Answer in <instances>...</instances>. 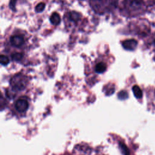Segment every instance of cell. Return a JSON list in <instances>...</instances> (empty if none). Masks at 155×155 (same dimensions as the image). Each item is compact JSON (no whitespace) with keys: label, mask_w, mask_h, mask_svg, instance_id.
I'll return each instance as SVG.
<instances>
[{"label":"cell","mask_w":155,"mask_h":155,"mask_svg":"<svg viewBox=\"0 0 155 155\" xmlns=\"http://www.w3.org/2000/svg\"><path fill=\"white\" fill-rule=\"evenodd\" d=\"M27 78L25 76L18 74H16L10 79V84L15 91H22L24 90L27 84Z\"/></svg>","instance_id":"6da1fadb"},{"label":"cell","mask_w":155,"mask_h":155,"mask_svg":"<svg viewBox=\"0 0 155 155\" xmlns=\"http://www.w3.org/2000/svg\"><path fill=\"white\" fill-rule=\"evenodd\" d=\"M29 107V104L26 97H20L15 103V109L19 113L25 112Z\"/></svg>","instance_id":"7a4b0ae2"},{"label":"cell","mask_w":155,"mask_h":155,"mask_svg":"<svg viewBox=\"0 0 155 155\" xmlns=\"http://www.w3.org/2000/svg\"><path fill=\"white\" fill-rule=\"evenodd\" d=\"M122 47L127 50H134L137 45V42L136 40L134 39H127L125 40L122 43Z\"/></svg>","instance_id":"3957f363"},{"label":"cell","mask_w":155,"mask_h":155,"mask_svg":"<svg viewBox=\"0 0 155 155\" xmlns=\"http://www.w3.org/2000/svg\"><path fill=\"white\" fill-rule=\"evenodd\" d=\"M10 41L11 44L15 47H21L24 42L23 38L18 35L11 36Z\"/></svg>","instance_id":"277c9868"},{"label":"cell","mask_w":155,"mask_h":155,"mask_svg":"<svg viewBox=\"0 0 155 155\" xmlns=\"http://www.w3.org/2000/svg\"><path fill=\"white\" fill-rule=\"evenodd\" d=\"M50 21L54 25H59L61 22V17L56 12L53 13L50 17Z\"/></svg>","instance_id":"5b68a950"},{"label":"cell","mask_w":155,"mask_h":155,"mask_svg":"<svg viewBox=\"0 0 155 155\" xmlns=\"http://www.w3.org/2000/svg\"><path fill=\"white\" fill-rule=\"evenodd\" d=\"M107 69V65L104 62H98L94 68V70L97 73H102L104 71H105Z\"/></svg>","instance_id":"8992f818"},{"label":"cell","mask_w":155,"mask_h":155,"mask_svg":"<svg viewBox=\"0 0 155 155\" xmlns=\"http://www.w3.org/2000/svg\"><path fill=\"white\" fill-rule=\"evenodd\" d=\"M132 90H133V92L134 93V96L137 98V99H139V98H141L142 97V91L141 90V89L140 88V87L136 85H134L133 87H132Z\"/></svg>","instance_id":"52a82bcc"},{"label":"cell","mask_w":155,"mask_h":155,"mask_svg":"<svg viewBox=\"0 0 155 155\" xmlns=\"http://www.w3.org/2000/svg\"><path fill=\"white\" fill-rule=\"evenodd\" d=\"M80 15L77 12L72 11L69 13V18L73 22H77L80 19Z\"/></svg>","instance_id":"ba28073f"},{"label":"cell","mask_w":155,"mask_h":155,"mask_svg":"<svg viewBox=\"0 0 155 155\" xmlns=\"http://www.w3.org/2000/svg\"><path fill=\"white\" fill-rule=\"evenodd\" d=\"M23 58V54L21 53H15L12 54V58L15 61H21Z\"/></svg>","instance_id":"9c48e42d"},{"label":"cell","mask_w":155,"mask_h":155,"mask_svg":"<svg viewBox=\"0 0 155 155\" xmlns=\"http://www.w3.org/2000/svg\"><path fill=\"white\" fill-rule=\"evenodd\" d=\"M45 7V4L44 2H40L39 3L36 7H35V11L37 13H40L42 12Z\"/></svg>","instance_id":"30bf717a"},{"label":"cell","mask_w":155,"mask_h":155,"mask_svg":"<svg viewBox=\"0 0 155 155\" xmlns=\"http://www.w3.org/2000/svg\"><path fill=\"white\" fill-rule=\"evenodd\" d=\"M0 61L1 64L3 65H7L9 63V59L7 56L1 54L0 56Z\"/></svg>","instance_id":"8fae6325"},{"label":"cell","mask_w":155,"mask_h":155,"mask_svg":"<svg viewBox=\"0 0 155 155\" xmlns=\"http://www.w3.org/2000/svg\"><path fill=\"white\" fill-rule=\"evenodd\" d=\"M118 97L120 99H125L128 97V93L126 91H121L118 93Z\"/></svg>","instance_id":"7c38bea8"},{"label":"cell","mask_w":155,"mask_h":155,"mask_svg":"<svg viewBox=\"0 0 155 155\" xmlns=\"http://www.w3.org/2000/svg\"><path fill=\"white\" fill-rule=\"evenodd\" d=\"M17 0H10L9 7L13 11H16V4Z\"/></svg>","instance_id":"4fadbf2b"},{"label":"cell","mask_w":155,"mask_h":155,"mask_svg":"<svg viewBox=\"0 0 155 155\" xmlns=\"http://www.w3.org/2000/svg\"><path fill=\"white\" fill-rule=\"evenodd\" d=\"M154 44H155V40H154Z\"/></svg>","instance_id":"5bb4252c"}]
</instances>
